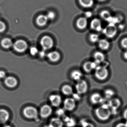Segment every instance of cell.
<instances>
[{
	"mask_svg": "<svg viewBox=\"0 0 127 127\" xmlns=\"http://www.w3.org/2000/svg\"><path fill=\"white\" fill-rule=\"evenodd\" d=\"M45 53L44 51H41L39 53V55H40V57H41V58H43V57H44L45 56Z\"/></svg>",
	"mask_w": 127,
	"mask_h": 127,
	"instance_id": "b9f144b4",
	"label": "cell"
},
{
	"mask_svg": "<svg viewBox=\"0 0 127 127\" xmlns=\"http://www.w3.org/2000/svg\"><path fill=\"white\" fill-rule=\"evenodd\" d=\"M64 110L62 108H59L56 111V114L59 116H64Z\"/></svg>",
	"mask_w": 127,
	"mask_h": 127,
	"instance_id": "e575fe53",
	"label": "cell"
},
{
	"mask_svg": "<svg viewBox=\"0 0 127 127\" xmlns=\"http://www.w3.org/2000/svg\"><path fill=\"white\" fill-rule=\"evenodd\" d=\"M116 127H127V124L124 123H119L117 125Z\"/></svg>",
	"mask_w": 127,
	"mask_h": 127,
	"instance_id": "74e56055",
	"label": "cell"
},
{
	"mask_svg": "<svg viewBox=\"0 0 127 127\" xmlns=\"http://www.w3.org/2000/svg\"><path fill=\"white\" fill-rule=\"evenodd\" d=\"M49 100L52 105L54 107H59L61 104L62 98L59 95H51L50 96Z\"/></svg>",
	"mask_w": 127,
	"mask_h": 127,
	"instance_id": "7c38bea8",
	"label": "cell"
},
{
	"mask_svg": "<svg viewBox=\"0 0 127 127\" xmlns=\"http://www.w3.org/2000/svg\"><path fill=\"white\" fill-rule=\"evenodd\" d=\"M52 112V107L48 105H44L41 107L40 114L42 118H47L51 115Z\"/></svg>",
	"mask_w": 127,
	"mask_h": 127,
	"instance_id": "9c48e42d",
	"label": "cell"
},
{
	"mask_svg": "<svg viewBox=\"0 0 127 127\" xmlns=\"http://www.w3.org/2000/svg\"><path fill=\"white\" fill-rule=\"evenodd\" d=\"M117 31L115 25L109 24L103 30V33L107 37L113 38L116 34Z\"/></svg>",
	"mask_w": 127,
	"mask_h": 127,
	"instance_id": "277c9868",
	"label": "cell"
},
{
	"mask_svg": "<svg viewBox=\"0 0 127 127\" xmlns=\"http://www.w3.org/2000/svg\"><path fill=\"white\" fill-rule=\"evenodd\" d=\"M123 117L124 118L127 120V108L125 110L123 113Z\"/></svg>",
	"mask_w": 127,
	"mask_h": 127,
	"instance_id": "ab89813d",
	"label": "cell"
},
{
	"mask_svg": "<svg viewBox=\"0 0 127 127\" xmlns=\"http://www.w3.org/2000/svg\"><path fill=\"white\" fill-rule=\"evenodd\" d=\"M95 76L96 78L101 81L105 80L109 74L108 70L105 67L98 66L95 69Z\"/></svg>",
	"mask_w": 127,
	"mask_h": 127,
	"instance_id": "7a4b0ae2",
	"label": "cell"
},
{
	"mask_svg": "<svg viewBox=\"0 0 127 127\" xmlns=\"http://www.w3.org/2000/svg\"><path fill=\"white\" fill-rule=\"evenodd\" d=\"M76 89L79 94L85 93L88 89V85L86 81L81 79L78 81L76 85Z\"/></svg>",
	"mask_w": 127,
	"mask_h": 127,
	"instance_id": "52a82bcc",
	"label": "cell"
},
{
	"mask_svg": "<svg viewBox=\"0 0 127 127\" xmlns=\"http://www.w3.org/2000/svg\"><path fill=\"white\" fill-rule=\"evenodd\" d=\"M87 20L85 17L80 18L76 22V26L79 29H84L87 27Z\"/></svg>",
	"mask_w": 127,
	"mask_h": 127,
	"instance_id": "ac0fdd59",
	"label": "cell"
},
{
	"mask_svg": "<svg viewBox=\"0 0 127 127\" xmlns=\"http://www.w3.org/2000/svg\"><path fill=\"white\" fill-rule=\"evenodd\" d=\"M73 98L74 99V100L75 101L76 99V100H78V99H79L80 98V97L79 96V95H78L77 94H75L73 96Z\"/></svg>",
	"mask_w": 127,
	"mask_h": 127,
	"instance_id": "60d3db41",
	"label": "cell"
},
{
	"mask_svg": "<svg viewBox=\"0 0 127 127\" xmlns=\"http://www.w3.org/2000/svg\"><path fill=\"white\" fill-rule=\"evenodd\" d=\"M95 113L99 120L105 121L110 118L111 112L108 105L103 104L96 109Z\"/></svg>",
	"mask_w": 127,
	"mask_h": 127,
	"instance_id": "6da1fadb",
	"label": "cell"
},
{
	"mask_svg": "<svg viewBox=\"0 0 127 127\" xmlns=\"http://www.w3.org/2000/svg\"><path fill=\"white\" fill-rule=\"evenodd\" d=\"M98 46L99 48L102 50H107L110 47V43L106 39H101L99 41Z\"/></svg>",
	"mask_w": 127,
	"mask_h": 127,
	"instance_id": "7402d4cb",
	"label": "cell"
},
{
	"mask_svg": "<svg viewBox=\"0 0 127 127\" xmlns=\"http://www.w3.org/2000/svg\"><path fill=\"white\" fill-rule=\"evenodd\" d=\"M82 6L85 8H90L94 4V0H79Z\"/></svg>",
	"mask_w": 127,
	"mask_h": 127,
	"instance_id": "cb8c5ba5",
	"label": "cell"
},
{
	"mask_svg": "<svg viewBox=\"0 0 127 127\" xmlns=\"http://www.w3.org/2000/svg\"><path fill=\"white\" fill-rule=\"evenodd\" d=\"M121 104V101L119 99L117 98H114L111 99L109 101L108 105L109 108H111L113 110H116L119 107Z\"/></svg>",
	"mask_w": 127,
	"mask_h": 127,
	"instance_id": "9a60e30c",
	"label": "cell"
},
{
	"mask_svg": "<svg viewBox=\"0 0 127 127\" xmlns=\"http://www.w3.org/2000/svg\"><path fill=\"white\" fill-rule=\"evenodd\" d=\"M30 53L32 55H35L38 53V50L36 47H32L30 48Z\"/></svg>",
	"mask_w": 127,
	"mask_h": 127,
	"instance_id": "d6a6232c",
	"label": "cell"
},
{
	"mask_svg": "<svg viewBox=\"0 0 127 127\" xmlns=\"http://www.w3.org/2000/svg\"><path fill=\"white\" fill-rule=\"evenodd\" d=\"M23 113L25 117L29 119H36L38 114L37 109L32 106L26 107L24 109Z\"/></svg>",
	"mask_w": 127,
	"mask_h": 127,
	"instance_id": "3957f363",
	"label": "cell"
},
{
	"mask_svg": "<svg viewBox=\"0 0 127 127\" xmlns=\"http://www.w3.org/2000/svg\"><path fill=\"white\" fill-rule=\"evenodd\" d=\"M10 114L5 109H0V124L5 123L8 120Z\"/></svg>",
	"mask_w": 127,
	"mask_h": 127,
	"instance_id": "5bb4252c",
	"label": "cell"
},
{
	"mask_svg": "<svg viewBox=\"0 0 127 127\" xmlns=\"http://www.w3.org/2000/svg\"><path fill=\"white\" fill-rule=\"evenodd\" d=\"M55 14L52 11H49L47 13L46 15L48 20H53L55 17Z\"/></svg>",
	"mask_w": 127,
	"mask_h": 127,
	"instance_id": "4dcf8cb0",
	"label": "cell"
},
{
	"mask_svg": "<svg viewBox=\"0 0 127 127\" xmlns=\"http://www.w3.org/2000/svg\"><path fill=\"white\" fill-rule=\"evenodd\" d=\"M70 76L74 81H78L81 79L82 74L81 71L78 70H75L71 72Z\"/></svg>",
	"mask_w": 127,
	"mask_h": 127,
	"instance_id": "d4e9b609",
	"label": "cell"
},
{
	"mask_svg": "<svg viewBox=\"0 0 127 127\" xmlns=\"http://www.w3.org/2000/svg\"><path fill=\"white\" fill-rule=\"evenodd\" d=\"M90 26L93 30L97 32H100L102 29L101 22L99 19L97 18L92 20Z\"/></svg>",
	"mask_w": 127,
	"mask_h": 127,
	"instance_id": "4fadbf2b",
	"label": "cell"
},
{
	"mask_svg": "<svg viewBox=\"0 0 127 127\" xmlns=\"http://www.w3.org/2000/svg\"><path fill=\"white\" fill-rule=\"evenodd\" d=\"M48 20L46 15H41L36 18V22L37 24L39 26L43 27L47 24Z\"/></svg>",
	"mask_w": 127,
	"mask_h": 127,
	"instance_id": "ffe728a7",
	"label": "cell"
},
{
	"mask_svg": "<svg viewBox=\"0 0 127 127\" xmlns=\"http://www.w3.org/2000/svg\"><path fill=\"white\" fill-rule=\"evenodd\" d=\"M98 64H96L95 62H87L85 63L83 65V69L87 72H90L92 70L95 69V68L98 66Z\"/></svg>",
	"mask_w": 127,
	"mask_h": 127,
	"instance_id": "8fae6325",
	"label": "cell"
},
{
	"mask_svg": "<svg viewBox=\"0 0 127 127\" xmlns=\"http://www.w3.org/2000/svg\"><path fill=\"white\" fill-rule=\"evenodd\" d=\"M13 46L15 50L18 53L24 52L28 48L27 43L23 40L16 41L13 44Z\"/></svg>",
	"mask_w": 127,
	"mask_h": 127,
	"instance_id": "5b68a950",
	"label": "cell"
},
{
	"mask_svg": "<svg viewBox=\"0 0 127 127\" xmlns=\"http://www.w3.org/2000/svg\"><path fill=\"white\" fill-rule=\"evenodd\" d=\"M2 127H12L11 126H10L9 125H6Z\"/></svg>",
	"mask_w": 127,
	"mask_h": 127,
	"instance_id": "ee69618b",
	"label": "cell"
},
{
	"mask_svg": "<svg viewBox=\"0 0 127 127\" xmlns=\"http://www.w3.org/2000/svg\"><path fill=\"white\" fill-rule=\"evenodd\" d=\"M100 16L102 19L107 21H108L112 17L110 12L107 11H102L100 14Z\"/></svg>",
	"mask_w": 127,
	"mask_h": 127,
	"instance_id": "83f0119b",
	"label": "cell"
},
{
	"mask_svg": "<svg viewBox=\"0 0 127 127\" xmlns=\"http://www.w3.org/2000/svg\"><path fill=\"white\" fill-rule=\"evenodd\" d=\"M103 99L101 95L98 93H95L91 95L90 97L91 102L94 104H99L102 101Z\"/></svg>",
	"mask_w": 127,
	"mask_h": 127,
	"instance_id": "d6986e66",
	"label": "cell"
},
{
	"mask_svg": "<svg viewBox=\"0 0 127 127\" xmlns=\"http://www.w3.org/2000/svg\"><path fill=\"white\" fill-rule=\"evenodd\" d=\"M6 29V26L5 23L0 21V33L3 32Z\"/></svg>",
	"mask_w": 127,
	"mask_h": 127,
	"instance_id": "1f68e13d",
	"label": "cell"
},
{
	"mask_svg": "<svg viewBox=\"0 0 127 127\" xmlns=\"http://www.w3.org/2000/svg\"><path fill=\"white\" fill-rule=\"evenodd\" d=\"M98 1H99V2H103L104 1H105L106 0H97Z\"/></svg>",
	"mask_w": 127,
	"mask_h": 127,
	"instance_id": "f6af8a7d",
	"label": "cell"
},
{
	"mask_svg": "<svg viewBox=\"0 0 127 127\" xmlns=\"http://www.w3.org/2000/svg\"><path fill=\"white\" fill-rule=\"evenodd\" d=\"M123 56H124V58H125L127 60V50L124 53V54H123Z\"/></svg>",
	"mask_w": 127,
	"mask_h": 127,
	"instance_id": "7bdbcfd3",
	"label": "cell"
},
{
	"mask_svg": "<svg viewBox=\"0 0 127 127\" xmlns=\"http://www.w3.org/2000/svg\"><path fill=\"white\" fill-rule=\"evenodd\" d=\"M114 92L111 89H107L104 92V95L105 98L107 99H110L114 95Z\"/></svg>",
	"mask_w": 127,
	"mask_h": 127,
	"instance_id": "f1b7e54d",
	"label": "cell"
},
{
	"mask_svg": "<svg viewBox=\"0 0 127 127\" xmlns=\"http://www.w3.org/2000/svg\"><path fill=\"white\" fill-rule=\"evenodd\" d=\"M94 58L95 60V62L98 64L103 62L105 59V55L104 53L101 52H96L94 55Z\"/></svg>",
	"mask_w": 127,
	"mask_h": 127,
	"instance_id": "44dd1931",
	"label": "cell"
},
{
	"mask_svg": "<svg viewBox=\"0 0 127 127\" xmlns=\"http://www.w3.org/2000/svg\"><path fill=\"white\" fill-rule=\"evenodd\" d=\"M40 44L44 50H48L51 49L53 46V40L49 36H44L41 38Z\"/></svg>",
	"mask_w": 127,
	"mask_h": 127,
	"instance_id": "8992f818",
	"label": "cell"
},
{
	"mask_svg": "<svg viewBox=\"0 0 127 127\" xmlns=\"http://www.w3.org/2000/svg\"><path fill=\"white\" fill-rule=\"evenodd\" d=\"M63 121L58 117L53 118L51 119L49 125L47 127H63Z\"/></svg>",
	"mask_w": 127,
	"mask_h": 127,
	"instance_id": "e0dca14e",
	"label": "cell"
},
{
	"mask_svg": "<svg viewBox=\"0 0 127 127\" xmlns=\"http://www.w3.org/2000/svg\"><path fill=\"white\" fill-rule=\"evenodd\" d=\"M1 44L2 46L4 49H8L13 46V43L11 39L6 38L2 40Z\"/></svg>",
	"mask_w": 127,
	"mask_h": 127,
	"instance_id": "603a6c76",
	"label": "cell"
},
{
	"mask_svg": "<svg viewBox=\"0 0 127 127\" xmlns=\"http://www.w3.org/2000/svg\"><path fill=\"white\" fill-rule=\"evenodd\" d=\"M121 45L123 48L127 50V38H125L122 40Z\"/></svg>",
	"mask_w": 127,
	"mask_h": 127,
	"instance_id": "d590c367",
	"label": "cell"
},
{
	"mask_svg": "<svg viewBox=\"0 0 127 127\" xmlns=\"http://www.w3.org/2000/svg\"><path fill=\"white\" fill-rule=\"evenodd\" d=\"M47 58L52 62H56L59 61L61 58V55L59 53L56 51H53L48 53Z\"/></svg>",
	"mask_w": 127,
	"mask_h": 127,
	"instance_id": "2e32d148",
	"label": "cell"
},
{
	"mask_svg": "<svg viewBox=\"0 0 127 127\" xmlns=\"http://www.w3.org/2000/svg\"><path fill=\"white\" fill-rule=\"evenodd\" d=\"M6 74L4 71L1 70L0 71V78L3 79L5 78Z\"/></svg>",
	"mask_w": 127,
	"mask_h": 127,
	"instance_id": "8d00e7d4",
	"label": "cell"
},
{
	"mask_svg": "<svg viewBox=\"0 0 127 127\" xmlns=\"http://www.w3.org/2000/svg\"><path fill=\"white\" fill-rule=\"evenodd\" d=\"M62 91L64 95H69L73 93V89L72 87L68 85H65L62 87Z\"/></svg>",
	"mask_w": 127,
	"mask_h": 127,
	"instance_id": "484cf974",
	"label": "cell"
},
{
	"mask_svg": "<svg viewBox=\"0 0 127 127\" xmlns=\"http://www.w3.org/2000/svg\"><path fill=\"white\" fill-rule=\"evenodd\" d=\"M64 121L66 123V125L68 127H74L75 125V121L73 118L64 116Z\"/></svg>",
	"mask_w": 127,
	"mask_h": 127,
	"instance_id": "4316f807",
	"label": "cell"
},
{
	"mask_svg": "<svg viewBox=\"0 0 127 127\" xmlns=\"http://www.w3.org/2000/svg\"><path fill=\"white\" fill-rule=\"evenodd\" d=\"M85 16H86V18H90L91 17H92V14L91 12L89 11L87 12L85 14Z\"/></svg>",
	"mask_w": 127,
	"mask_h": 127,
	"instance_id": "f35d334b",
	"label": "cell"
},
{
	"mask_svg": "<svg viewBox=\"0 0 127 127\" xmlns=\"http://www.w3.org/2000/svg\"><path fill=\"white\" fill-rule=\"evenodd\" d=\"M64 109L69 111L74 110L76 107L75 101L73 98H67L64 102Z\"/></svg>",
	"mask_w": 127,
	"mask_h": 127,
	"instance_id": "ba28073f",
	"label": "cell"
},
{
	"mask_svg": "<svg viewBox=\"0 0 127 127\" xmlns=\"http://www.w3.org/2000/svg\"><path fill=\"white\" fill-rule=\"evenodd\" d=\"M4 83L8 87L13 88L17 85L18 81L15 77L9 76L5 78Z\"/></svg>",
	"mask_w": 127,
	"mask_h": 127,
	"instance_id": "30bf717a",
	"label": "cell"
},
{
	"mask_svg": "<svg viewBox=\"0 0 127 127\" xmlns=\"http://www.w3.org/2000/svg\"><path fill=\"white\" fill-rule=\"evenodd\" d=\"M90 40L92 43H96L99 40V37L97 34L93 33L90 35Z\"/></svg>",
	"mask_w": 127,
	"mask_h": 127,
	"instance_id": "f546056e",
	"label": "cell"
},
{
	"mask_svg": "<svg viewBox=\"0 0 127 127\" xmlns=\"http://www.w3.org/2000/svg\"><path fill=\"white\" fill-rule=\"evenodd\" d=\"M81 125L82 127H94L93 124L86 121H82L81 122Z\"/></svg>",
	"mask_w": 127,
	"mask_h": 127,
	"instance_id": "836d02e7",
	"label": "cell"
}]
</instances>
